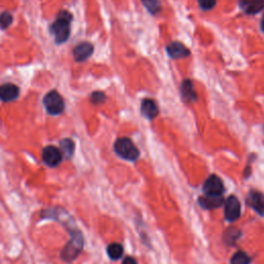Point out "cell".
<instances>
[{
	"instance_id": "cell-25",
	"label": "cell",
	"mask_w": 264,
	"mask_h": 264,
	"mask_svg": "<svg viewBox=\"0 0 264 264\" xmlns=\"http://www.w3.org/2000/svg\"><path fill=\"white\" fill-rule=\"evenodd\" d=\"M260 26H261V30L264 32V15H263V17H262V19H261V24H260Z\"/></svg>"
},
{
	"instance_id": "cell-13",
	"label": "cell",
	"mask_w": 264,
	"mask_h": 264,
	"mask_svg": "<svg viewBox=\"0 0 264 264\" xmlns=\"http://www.w3.org/2000/svg\"><path fill=\"white\" fill-rule=\"evenodd\" d=\"M141 113L147 119L153 120L159 114L158 105L156 104V102L153 99L150 98L143 99L141 102Z\"/></svg>"
},
{
	"instance_id": "cell-16",
	"label": "cell",
	"mask_w": 264,
	"mask_h": 264,
	"mask_svg": "<svg viewBox=\"0 0 264 264\" xmlns=\"http://www.w3.org/2000/svg\"><path fill=\"white\" fill-rule=\"evenodd\" d=\"M123 252H124L123 247L118 243L111 244L109 248H107V254H109V256L114 260L121 258L123 255Z\"/></svg>"
},
{
	"instance_id": "cell-10",
	"label": "cell",
	"mask_w": 264,
	"mask_h": 264,
	"mask_svg": "<svg viewBox=\"0 0 264 264\" xmlns=\"http://www.w3.org/2000/svg\"><path fill=\"white\" fill-rule=\"evenodd\" d=\"M94 47L90 43H81L79 44L74 50V57L76 59V61L78 62H83L87 60L93 53Z\"/></svg>"
},
{
	"instance_id": "cell-24",
	"label": "cell",
	"mask_w": 264,
	"mask_h": 264,
	"mask_svg": "<svg viewBox=\"0 0 264 264\" xmlns=\"http://www.w3.org/2000/svg\"><path fill=\"white\" fill-rule=\"evenodd\" d=\"M123 264H137L135 259H133L132 257H127L124 261H123Z\"/></svg>"
},
{
	"instance_id": "cell-21",
	"label": "cell",
	"mask_w": 264,
	"mask_h": 264,
	"mask_svg": "<svg viewBox=\"0 0 264 264\" xmlns=\"http://www.w3.org/2000/svg\"><path fill=\"white\" fill-rule=\"evenodd\" d=\"M11 22H13V17H11L10 14L8 13H3L0 15V26L2 27V29L7 28Z\"/></svg>"
},
{
	"instance_id": "cell-17",
	"label": "cell",
	"mask_w": 264,
	"mask_h": 264,
	"mask_svg": "<svg viewBox=\"0 0 264 264\" xmlns=\"http://www.w3.org/2000/svg\"><path fill=\"white\" fill-rule=\"evenodd\" d=\"M251 259L250 257L245 253V252L239 251L237 253L233 255L231 258V264H250Z\"/></svg>"
},
{
	"instance_id": "cell-11",
	"label": "cell",
	"mask_w": 264,
	"mask_h": 264,
	"mask_svg": "<svg viewBox=\"0 0 264 264\" xmlns=\"http://www.w3.org/2000/svg\"><path fill=\"white\" fill-rule=\"evenodd\" d=\"M167 53L174 59H181L190 55V51L179 42H173L167 45Z\"/></svg>"
},
{
	"instance_id": "cell-19",
	"label": "cell",
	"mask_w": 264,
	"mask_h": 264,
	"mask_svg": "<svg viewBox=\"0 0 264 264\" xmlns=\"http://www.w3.org/2000/svg\"><path fill=\"white\" fill-rule=\"evenodd\" d=\"M61 149L63 151V153H65L68 157H70L71 155H73L74 151H75V143L73 142L71 139H63L61 141Z\"/></svg>"
},
{
	"instance_id": "cell-7",
	"label": "cell",
	"mask_w": 264,
	"mask_h": 264,
	"mask_svg": "<svg viewBox=\"0 0 264 264\" xmlns=\"http://www.w3.org/2000/svg\"><path fill=\"white\" fill-rule=\"evenodd\" d=\"M62 152L54 146H49L43 151V160L49 166H57L62 161Z\"/></svg>"
},
{
	"instance_id": "cell-14",
	"label": "cell",
	"mask_w": 264,
	"mask_h": 264,
	"mask_svg": "<svg viewBox=\"0 0 264 264\" xmlns=\"http://www.w3.org/2000/svg\"><path fill=\"white\" fill-rule=\"evenodd\" d=\"M199 203L202 208L208 209V210H214L222 206L223 198L221 195L220 196L207 195V196L199 198Z\"/></svg>"
},
{
	"instance_id": "cell-2",
	"label": "cell",
	"mask_w": 264,
	"mask_h": 264,
	"mask_svg": "<svg viewBox=\"0 0 264 264\" xmlns=\"http://www.w3.org/2000/svg\"><path fill=\"white\" fill-rule=\"evenodd\" d=\"M115 151L120 157L128 161H135L139 156L138 149L132 142V140L127 137L117 139L115 142Z\"/></svg>"
},
{
	"instance_id": "cell-12",
	"label": "cell",
	"mask_w": 264,
	"mask_h": 264,
	"mask_svg": "<svg viewBox=\"0 0 264 264\" xmlns=\"http://www.w3.org/2000/svg\"><path fill=\"white\" fill-rule=\"evenodd\" d=\"M19 95V88L14 84H4L0 86V100L4 102L17 99Z\"/></svg>"
},
{
	"instance_id": "cell-23",
	"label": "cell",
	"mask_w": 264,
	"mask_h": 264,
	"mask_svg": "<svg viewBox=\"0 0 264 264\" xmlns=\"http://www.w3.org/2000/svg\"><path fill=\"white\" fill-rule=\"evenodd\" d=\"M198 3L203 10H210L217 3V0H198Z\"/></svg>"
},
{
	"instance_id": "cell-20",
	"label": "cell",
	"mask_w": 264,
	"mask_h": 264,
	"mask_svg": "<svg viewBox=\"0 0 264 264\" xmlns=\"http://www.w3.org/2000/svg\"><path fill=\"white\" fill-rule=\"evenodd\" d=\"M225 235V239L228 244H234L237 241L238 236L241 235V233H239V231L236 230L235 228H230V229L227 230Z\"/></svg>"
},
{
	"instance_id": "cell-18",
	"label": "cell",
	"mask_w": 264,
	"mask_h": 264,
	"mask_svg": "<svg viewBox=\"0 0 264 264\" xmlns=\"http://www.w3.org/2000/svg\"><path fill=\"white\" fill-rule=\"evenodd\" d=\"M143 5H145L151 14L158 13L161 8L159 0H142Z\"/></svg>"
},
{
	"instance_id": "cell-4",
	"label": "cell",
	"mask_w": 264,
	"mask_h": 264,
	"mask_svg": "<svg viewBox=\"0 0 264 264\" xmlns=\"http://www.w3.org/2000/svg\"><path fill=\"white\" fill-rule=\"evenodd\" d=\"M44 104L46 112L51 115H59L64 110V101L57 91H51L44 98Z\"/></svg>"
},
{
	"instance_id": "cell-1",
	"label": "cell",
	"mask_w": 264,
	"mask_h": 264,
	"mask_svg": "<svg viewBox=\"0 0 264 264\" xmlns=\"http://www.w3.org/2000/svg\"><path fill=\"white\" fill-rule=\"evenodd\" d=\"M71 20H73V16L68 11H61L52 25L51 31L55 35L58 44H62L67 41L70 33Z\"/></svg>"
},
{
	"instance_id": "cell-3",
	"label": "cell",
	"mask_w": 264,
	"mask_h": 264,
	"mask_svg": "<svg viewBox=\"0 0 264 264\" xmlns=\"http://www.w3.org/2000/svg\"><path fill=\"white\" fill-rule=\"evenodd\" d=\"M83 245H84L83 236L80 233V231L79 230L71 231V239L62 251L61 253L62 258L68 262L75 260L81 253Z\"/></svg>"
},
{
	"instance_id": "cell-9",
	"label": "cell",
	"mask_w": 264,
	"mask_h": 264,
	"mask_svg": "<svg viewBox=\"0 0 264 264\" xmlns=\"http://www.w3.org/2000/svg\"><path fill=\"white\" fill-rule=\"evenodd\" d=\"M249 206L260 216H264V195L257 191H251L248 196Z\"/></svg>"
},
{
	"instance_id": "cell-22",
	"label": "cell",
	"mask_w": 264,
	"mask_h": 264,
	"mask_svg": "<svg viewBox=\"0 0 264 264\" xmlns=\"http://www.w3.org/2000/svg\"><path fill=\"white\" fill-rule=\"evenodd\" d=\"M105 100V95L102 92H94L91 95V101L94 104H101Z\"/></svg>"
},
{
	"instance_id": "cell-5",
	"label": "cell",
	"mask_w": 264,
	"mask_h": 264,
	"mask_svg": "<svg viewBox=\"0 0 264 264\" xmlns=\"http://www.w3.org/2000/svg\"><path fill=\"white\" fill-rule=\"evenodd\" d=\"M203 191L207 195L220 196L224 192V184L217 176H211L203 185Z\"/></svg>"
},
{
	"instance_id": "cell-6",
	"label": "cell",
	"mask_w": 264,
	"mask_h": 264,
	"mask_svg": "<svg viewBox=\"0 0 264 264\" xmlns=\"http://www.w3.org/2000/svg\"><path fill=\"white\" fill-rule=\"evenodd\" d=\"M241 216V202L235 197L230 196L225 202V218L229 222L237 220Z\"/></svg>"
},
{
	"instance_id": "cell-15",
	"label": "cell",
	"mask_w": 264,
	"mask_h": 264,
	"mask_svg": "<svg viewBox=\"0 0 264 264\" xmlns=\"http://www.w3.org/2000/svg\"><path fill=\"white\" fill-rule=\"evenodd\" d=\"M181 93L183 98L188 102H193L197 99V96L193 87V83L190 80H185L181 86Z\"/></svg>"
},
{
	"instance_id": "cell-8",
	"label": "cell",
	"mask_w": 264,
	"mask_h": 264,
	"mask_svg": "<svg viewBox=\"0 0 264 264\" xmlns=\"http://www.w3.org/2000/svg\"><path fill=\"white\" fill-rule=\"evenodd\" d=\"M239 7L248 15H256L264 8V0H238Z\"/></svg>"
}]
</instances>
